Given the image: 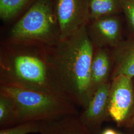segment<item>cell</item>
<instances>
[{
	"label": "cell",
	"mask_w": 134,
	"mask_h": 134,
	"mask_svg": "<svg viewBox=\"0 0 134 134\" xmlns=\"http://www.w3.org/2000/svg\"><path fill=\"white\" fill-rule=\"evenodd\" d=\"M53 5L60 40L76 34L90 21L88 0H53Z\"/></svg>",
	"instance_id": "cell-5"
},
{
	"label": "cell",
	"mask_w": 134,
	"mask_h": 134,
	"mask_svg": "<svg viewBox=\"0 0 134 134\" xmlns=\"http://www.w3.org/2000/svg\"><path fill=\"white\" fill-rule=\"evenodd\" d=\"M111 82L108 81L98 86L85 110L79 114L80 120L89 132L98 127L108 113V104Z\"/></svg>",
	"instance_id": "cell-8"
},
{
	"label": "cell",
	"mask_w": 134,
	"mask_h": 134,
	"mask_svg": "<svg viewBox=\"0 0 134 134\" xmlns=\"http://www.w3.org/2000/svg\"><path fill=\"white\" fill-rule=\"evenodd\" d=\"M101 134H117L114 130L111 129H106Z\"/></svg>",
	"instance_id": "cell-17"
},
{
	"label": "cell",
	"mask_w": 134,
	"mask_h": 134,
	"mask_svg": "<svg viewBox=\"0 0 134 134\" xmlns=\"http://www.w3.org/2000/svg\"><path fill=\"white\" fill-rule=\"evenodd\" d=\"M34 0H0V18L9 21L24 13Z\"/></svg>",
	"instance_id": "cell-13"
},
{
	"label": "cell",
	"mask_w": 134,
	"mask_h": 134,
	"mask_svg": "<svg viewBox=\"0 0 134 134\" xmlns=\"http://www.w3.org/2000/svg\"><path fill=\"white\" fill-rule=\"evenodd\" d=\"M88 6L90 21L122 13L119 0H88Z\"/></svg>",
	"instance_id": "cell-12"
},
{
	"label": "cell",
	"mask_w": 134,
	"mask_h": 134,
	"mask_svg": "<svg viewBox=\"0 0 134 134\" xmlns=\"http://www.w3.org/2000/svg\"><path fill=\"white\" fill-rule=\"evenodd\" d=\"M42 121H29L14 126L0 129V134H28L39 133Z\"/></svg>",
	"instance_id": "cell-15"
},
{
	"label": "cell",
	"mask_w": 134,
	"mask_h": 134,
	"mask_svg": "<svg viewBox=\"0 0 134 134\" xmlns=\"http://www.w3.org/2000/svg\"><path fill=\"white\" fill-rule=\"evenodd\" d=\"M134 102L132 78L120 75L113 77L111 82L108 113L117 122L125 120Z\"/></svg>",
	"instance_id": "cell-6"
},
{
	"label": "cell",
	"mask_w": 134,
	"mask_h": 134,
	"mask_svg": "<svg viewBox=\"0 0 134 134\" xmlns=\"http://www.w3.org/2000/svg\"><path fill=\"white\" fill-rule=\"evenodd\" d=\"M108 48H95L91 64V81L94 92L101 85L108 82L113 59Z\"/></svg>",
	"instance_id": "cell-11"
},
{
	"label": "cell",
	"mask_w": 134,
	"mask_h": 134,
	"mask_svg": "<svg viewBox=\"0 0 134 134\" xmlns=\"http://www.w3.org/2000/svg\"><path fill=\"white\" fill-rule=\"evenodd\" d=\"M86 26L46 47L49 66L59 95L84 108L94 93L91 64L96 48Z\"/></svg>",
	"instance_id": "cell-1"
},
{
	"label": "cell",
	"mask_w": 134,
	"mask_h": 134,
	"mask_svg": "<svg viewBox=\"0 0 134 134\" xmlns=\"http://www.w3.org/2000/svg\"><path fill=\"white\" fill-rule=\"evenodd\" d=\"M60 40L53 0H34L10 29L6 41L46 47Z\"/></svg>",
	"instance_id": "cell-4"
},
{
	"label": "cell",
	"mask_w": 134,
	"mask_h": 134,
	"mask_svg": "<svg viewBox=\"0 0 134 134\" xmlns=\"http://www.w3.org/2000/svg\"><path fill=\"white\" fill-rule=\"evenodd\" d=\"M122 13L124 14L130 29L134 34V0H119Z\"/></svg>",
	"instance_id": "cell-16"
},
{
	"label": "cell",
	"mask_w": 134,
	"mask_h": 134,
	"mask_svg": "<svg viewBox=\"0 0 134 134\" xmlns=\"http://www.w3.org/2000/svg\"><path fill=\"white\" fill-rule=\"evenodd\" d=\"M19 124L16 108L10 97L0 93V128Z\"/></svg>",
	"instance_id": "cell-14"
},
{
	"label": "cell",
	"mask_w": 134,
	"mask_h": 134,
	"mask_svg": "<svg viewBox=\"0 0 134 134\" xmlns=\"http://www.w3.org/2000/svg\"><path fill=\"white\" fill-rule=\"evenodd\" d=\"M0 85L33 89L61 97L53 81L45 46L3 43L0 50Z\"/></svg>",
	"instance_id": "cell-2"
},
{
	"label": "cell",
	"mask_w": 134,
	"mask_h": 134,
	"mask_svg": "<svg viewBox=\"0 0 134 134\" xmlns=\"http://www.w3.org/2000/svg\"><path fill=\"white\" fill-rule=\"evenodd\" d=\"M86 27L89 37L96 48L113 49L123 39L119 14L91 20Z\"/></svg>",
	"instance_id": "cell-7"
},
{
	"label": "cell",
	"mask_w": 134,
	"mask_h": 134,
	"mask_svg": "<svg viewBox=\"0 0 134 134\" xmlns=\"http://www.w3.org/2000/svg\"><path fill=\"white\" fill-rule=\"evenodd\" d=\"M0 93L10 97L14 101L19 124L79 114L76 106L59 96L48 92L0 85Z\"/></svg>",
	"instance_id": "cell-3"
},
{
	"label": "cell",
	"mask_w": 134,
	"mask_h": 134,
	"mask_svg": "<svg viewBox=\"0 0 134 134\" xmlns=\"http://www.w3.org/2000/svg\"><path fill=\"white\" fill-rule=\"evenodd\" d=\"M40 134H90L79 114L68 115L42 122Z\"/></svg>",
	"instance_id": "cell-10"
},
{
	"label": "cell",
	"mask_w": 134,
	"mask_h": 134,
	"mask_svg": "<svg viewBox=\"0 0 134 134\" xmlns=\"http://www.w3.org/2000/svg\"><path fill=\"white\" fill-rule=\"evenodd\" d=\"M111 53L114 65L112 77L120 75L134 77V34L122 39Z\"/></svg>",
	"instance_id": "cell-9"
}]
</instances>
